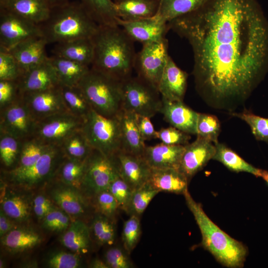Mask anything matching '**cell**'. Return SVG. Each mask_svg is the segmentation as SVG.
Instances as JSON below:
<instances>
[{
  "label": "cell",
  "mask_w": 268,
  "mask_h": 268,
  "mask_svg": "<svg viewBox=\"0 0 268 268\" xmlns=\"http://www.w3.org/2000/svg\"><path fill=\"white\" fill-rule=\"evenodd\" d=\"M185 149L184 145H173L162 142L146 146L142 157L151 169H178Z\"/></svg>",
  "instance_id": "24"
},
{
  "label": "cell",
  "mask_w": 268,
  "mask_h": 268,
  "mask_svg": "<svg viewBox=\"0 0 268 268\" xmlns=\"http://www.w3.org/2000/svg\"><path fill=\"white\" fill-rule=\"evenodd\" d=\"M157 138L166 144L185 146L189 143L191 136L172 126L157 131Z\"/></svg>",
  "instance_id": "51"
},
{
  "label": "cell",
  "mask_w": 268,
  "mask_h": 268,
  "mask_svg": "<svg viewBox=\"0 0 268 268\" xmlns=\"http://www.w3.org/2000/svg\"><path fill=\"white\" fill-rule=\"evenodd\" d=\"M209 0H160L156 15L166 23L195 11Z\"/></svg>",
  "instance_id": "32"
},
{
  "label": "cell",
  "mask_w": 268,
  "mask_h": 268,
  "mask_svg": "<svg viewBox=\"0 0 268 268\" xmlns=\"http://www.w3.org/2000/svg\"><path fill=\"white\" fill-rule=\"evenodd\" d=\"M80 3L99 25H118L119 18L112 0H81Z\"/></svg>",
  "instance_id": "33"
},
{
  "label": "cell",
  "mask_w": 268,
  "mask_h": 268,
  "mask_svg": "<svg viewBox=\"0 0 268 268\" xmlns=\"http://www.w3.org/2000/svg\"><path fill=\"white\" fill-rule=\"evenodd\" d=\"M23 140L7 134L0 132V159L4 169L10 170L16 167Z\"/></svg>",
  "instance_id": "39"
},
{
  "label": "cell",
  "mask_w": 268,
  "mask_h": 268,
  "mask_svg": "<svg viewBox=\"0 0 268 268\" xmlns=\"http://www.w3.org/2000/svg\"><path fill=\"white\" fill-rule=\"evenodd\" d=\"M21 95L36 121L68 111L61 85Z\"/></svg>",
  "instance_id": "15"
},
{
  "label": "cell",
  "mask_w": 268,
  "mask_h": 268,
  "mask_svg": "<svg viewBox=\"0 0 268 268\" xmlns=\"http://www.w3.org/2000/svg\"><path fill=\"white\" fill-rule=\"evenodd\" d=\"M148 182L159 192L184 195L188 191L189 181L178 169H151Z\"/></svg>",
  "instance_id": "27"
},
{
  "label": "cell",
  "mask_w": 268,
  "mask_h": 268,
  "mask_svg": "<svg viewBox=\"0 0 268 268\" xmlns=\"http://www.w3.org/2000/svg\"><path fill=\"white\" fill-rule=\"evenodd\" d=\"M81 130L93 149L113 156L121 149L118 116L104 117L92 109L83 120Z\"/></svg>",
  "instance_id": "7"
},
{
  "label": "cell",
  "mask_w": 268,
  "mask_h": 268,
  "mask_svg": "<svg viewBox=\"0 0 268 268\" xmlns=\"http://www.w3.org/2000/svg\"><path fill=\"white\" fill-rule=\"evenodd\" d=\"M187 78V73L180 68L169 56L158 86L161 97L170 101H183Z\"/></svg>",
  "instance_id": "20"
},
{
  "label": "cell",
  "mask_w": 268,
  "mask_h": 268,
  "mask_svg": "<svg viewBox=\"0 0 268 268\" xmlns=\"http://www.w3.org/2000/svg\"><path fill=\"white\" fill-rule=\"evenodd\" d=\"M54 179L56 183L50 192L52 200L69 216L79 217L85 214L88 203L78 189Z\"/></svg>",
  "instance_id": "21"
},
{
  "label": "cell",
  "mask_w": 268,
  "mask_h": 268,
  "mask_svg": "<svg viewBox=\"0 0 268 268\" xmlns=\"http://www.w3.org/2000/svg\"><path fill=\"white\" fill-rule=\"evenodd\" d=\"M94 197L95 206L98 213L113 219L120 208L112 194L106 190L100 192Z\"/></svg>",
  "instance_id": "50"
},
{
  "label": "cell",
  "mask_w": 268,
  "mask_h": 268,
  "mask_svg": "<svg viewBox=\"0 0 268 268\" xmlns=\"http://www.w3.org/2000/svg\"><path fill=\"white\" fill-rule=\"evenodd\" d=\"M91 108L108 118L122 109V81L91 67L79 82Z\"/></svg>",
  "instance_id": "5"
},
{
  "label": "cell",
  "mask_w": 268,
  "mask_h": 268,
  "mask_svg": "<svg viewBox=\"0 0 268 268\" xmlns=\"http://www.w3.org/2000/svg\"><path fill=\"white\" fill-rule=\"evenodd\" d=\"M157 88L138 76L122 81V109L150 118L160 112L162 97Z\"/></svg>",
  "instance_id": "8"
},
{
  "label": "cell",
  "mask_w": 268,
  "mask_h": 268,
  "mask_svg": "<svg viewBox=\"0 0 268 268\" xmlns=\"http://www.w3.org/2000/svg\"><path fill=\"white\" fill-rule=\"evenodd\" d=\"M20 95L17 81L0 80V109L13 103Z\"/></svg>",
  "instance_id": "53"
},
{
  "label": "cell",
  "mask_w": 268,
  "mask_h": 268,
  "mask_svg": "<svg viewBox=\"0 0 268 268\" xmlns=\"http://www.w3.org/2000/svg\"><path fill=\"white\" fill-rule=\"evenodd\" d=\"M62 86H77L80 81L90 69L89 67L53 56L50 57Z\"/></svg>",
  "instance_id": "30"
},
{
  "label": "cell",
  "mask_w": 268,
  "mask_h": 268,
  "mask_svg": "<svg viewBox=\"0 0 268 268\" xmlns=\"http://www.w3.org/2000/svg\"><path fill=\"white\" fill-rule=\"evenodd\" d=\"M80 255L72 252L57 251L47 259V266L50 268H77L81 266Z\"/></svg>",
  "instance_id": "48"
},
{
  "label": "cell",
  "mask_w": 268,
  "mask_h": 268,
  "mask_svg": "<svg viewBox=\"0 0 268 268\" xmlns=\"http://www.w3.org/2000/svg\"><path fill=\"white\" fill-rule=\"evenodd\" d=\"M61 86L67 110L84 120L92 108L81 90L78 86Z\"/></svg>",
  "instance_id": "38"
},
{
  "label": "cell",
  "mask_w": 268,
  "mask_h": 268,
  "mask_svg": "<svg viewBox=\"0 0 268 268\" xmlns=\"http://www.w3.org/2000/svg\"><path fill=\"white\" fill-rule=\"evenodd\" d=\"M87 159L80 161L65 157L55 178L67 185L81 189Z\"/></svg>",
  "instance_id": "35"
},
{
  "label": "cell",
  "mask_w": 268,
  "mask_h": 268,
  "mask_svg": "<svg viewBox=\"0 0 268 268\" xmlns=\"http://www.w3.org/2000/svg\"><path fill=\"white\" fill-rule=\"evenodd\" d=\"M184 196L201 232L202 247L223 266L230 268L243 267L248 254L247 247L216 225L189 191Z\"/></svg>",
  "instance_id": "3"
},
{
  "label": "cell",
  "mask_w": 268,
  "mask_h": 268,
  "mask_svg": "<svg viewBox=\"0 0 268 268\" xmlns=\"http://www.w3.org/2000/svg\"><path fill=\"white\" fill-rule=\"evenodd\" d=\"M47 44L43 36L36 37L20 43L9 52L14 57L23 73L49 57L46 52Z\"/></svg>",
  "instance_id": "22"
},
{
  "label": "cell",
  "mask_w": 268,
  "mask_h": 268,
  "mask_svg": "<svg viewBox=\"0 0 268 268\" xmlns=\"http://www.w3.org/2000/svg\"><path fill=\"white\" fill-rule=\"evenodd\" d=\"M90 267L92 268H109L105 261H103L100 259L93 260L90 265Z\"/></svg>",
  "instance_id": "57"
},
{
  "label": "cell",
  "mask_w": 268,
  "mask_h": 268,
  "mask_svg": "<svg viewBox=\"0 0 268 268\" xmlns=\"http://www.w3.org/2000/svg\"><path fill=\"white\" fill-rule=\"evenodd\" d=\"M12 219L6 215L0 209V236L5 235L12 230L16 228Z\"/></svg>",
  "instance_id": "56"
},
{
  "label": "cell",
  "mask_w": 268,
  "mask_h": 268,
  "mask_svg": "<svg viewBox=\"0 0 268 268\" xmlns=\"http://www.w3.org/2000/svg\"><path fill=\"white\" fill-rule=\"evenodd\" d=\"M214 145L216 150L212 159L221 162L232 171L247 172L257 177H260V169L247 162L225 144L218 142Z\"/></svg>",
  "instance_id": "34"
},
{
  "label": "cell",
  "mask_w": 268,
  "mask_h": 268,
  "mask_svg": "<svg viewBox=\"0 0 268 268\" xmlns=\"http://www.w3.org/2000/svg\"><path fill=\"white\" fill-rule=\"evenodd\" d=\"M120 176L134 190L149 180L151 168L142 156L119 150L113 156Z\"/></svg>",
  "instance_id": "18"
},
{
  "label": "cell",
  "mask_w": 268,
  "mask_h": 268,
  "mask_svg": "<svg viewBox=\"0 0 268 268\" xmlns=\"http://www.w3.org/2000/svg\"><path fill=\"white\" fill-rule=\"evenodd\" d=\"M17 82L21 95L60 85L56 71L50 57L37 66L24 72Z\"/></svg>",
  "instance_id": "17"
},
{
  "label": "cell",
  "mask_w": 268,
  "mask_h": 268,
  "mask_svg": "<svg viewBox=\"0 0 268 268\" xmlns=\"http://www.w3.org/2000/svg\"><path fill=\"white\" fill-rule=\"evenodd\" d=\"M51 8L58 7L69 2V0H47Z\"/></svg>",
  "instance_id": "58"
},
{
  "label": "cell",
  "mask_w": 268,
  "mask_h": 268,
  "mask_svg": "<svg viewBox=\"0 0 268 268\" xmlns=\"http://www.w3.org/2000/svg\"><path fill=\"white\" fill-rule=\"evenodd\" d=\"M160 0H115L118 17L124 20H135L155 16Z\"/></svg>",
  "instance_id": "28"
},
{
  "label": "cell",
  "mask_w": 268,
  "mask_h": 268,
  "mask_svg": "<svg viewBox=\"0 0 268 268\" xmlns=\"http://www.w3.org/2000/svg\"><path fill=\"white\" fill-rule=\"evenodd\" d=\"M142 45L141 50L136 54L134 68L138 77L158 89L169 57L168 40L165 38Z\"/></svg>",
  "instance_id": "9"
},
{
  "label": "cell",
  "mask_w": 268,
  "mask_h": 268,
  "mask_svg": "<svg viewBox=\"0 0 268 268\" xmlns=\"http://www.w3.org/2000/svg\"><path fill=\"white\" fill-rule=\"evenodd\" d=\"M94 56L91 68L120 81L131 76L136 56L134 41L119 25H99L92 38Z\"/></svg>",
  "instance_id": "2"
},
{
  "label": "cell",
  "mask_w": 268,
  "mask_h": 268,
  "mask_svg": "<svg viewBox=\"0 0 268 268\" xmlns=\"http://www.w3.org/2000/svg\"><path fill=\"white\" fill-rule=\"evenodd\" d=\"M119 175L113 157L93 149L87 159L81 189L94 196L108 190L111 183Z\"/></svg>",
  "instance_id": "10"
},
{
  "label": "cell",
  "mask_w": 268,
  "mask_h": 268,
  "mask_svg": "<svg viewBox=\"0 0 268 268\" xmlns=\"http://www.w3.org/2000/svg\"><path fill=\"white\" fill-rule=\"evenodd\" d=\"M4 262L3 261V260L0 259V268H3L4 267Z\"/></svg>",
  "instance_id": "60"
},
{
  "label": "cell",
  "mask_w": 268,
  "mask_h": 268,
  "mask_svg": "<svg viewBox=\"0 0 268 268\" xmlns=\"http://www.w3.org/2000/svg\"><path fill=\"white\" fill-rule=\"evenodd\" d=\"M118 23L134 42L142 45L165 39L166 34L170 30L168 23L156 15L135 20L119 18Z\"/></svg>",
  "instance_id": "14"
},
{
  "label": "cell",
  "mask_w": 268,
  "mask_h": 268,
  "mask_svg": "<svg viewBox=\"0 0 268 268\" xmlns=\"http://www.w3.org/2000/svg\"><path fill=\"white\" fill-rule=\"evenodd\" d=\"M109 191L116 200L120 209L126 211L134 189L119 176L110 185Z\"/></svg>",
  "instance_id": "49"
},
{
  "label": "cell",
  "mask_w": 268,
  "mask_h": 268,
  "mask_svg": "<svg viewBox=\"0 0 268 268\" xmlns=\"http://www.w3.org/2000/svg\"><path fill=\"white\" fill-rule=\"evenodd\" d=\"M141 235L139 217L131 215L125 221L122 231V241L124 249L130 254L137 244Z\"/></svg>",
  "instance_id": "44"
},
{
  "label": "cell",
  "mask_w": 268,
  "mask_h": 268,
  "mask_svg": "<svg viewBox=\"0 0 268 268\" xmlns=\"http://www.w3.org/2000/svg\"><path fill=\"white\" fill-rule=\"evenodd\" d=\"M48 44L92 38L99 25L82 4L69 2L52 8L49 18L39 25Z\"/></svg>",
  "instance_id": "4"
},
{
  "label": "cell",
  "mask_w": 268,
  "mask_h": 268,
  "mask_svg": "<svg viewBox=\"0 0 268 268\" xmlns=\"http://www.w3.org/2000/svg\"><path fill=\"white\" fill-rule=\"evenodd\" d=\"M53 207L51 201L44 195H37L33 200V210L39 219H42Z\"/></svg>",
  "instance_id": "55"
},
{
  "label": "cell",
  "mask_w": 268,
  "mask_h": 268,
  "mask_svg": "<svg viewBox=\"0 0 268 268\" xmlns=\"http://www.w3.org/2000/svg\"><path fill=\"white\" fill-rule=\"evenodd\" d=\"M220 132V122L215 116L199 113L197 123V136L216 144L218 142Z\"/></svg>",
  "instance_id": "43"
},
{
  "label": "cell",
  "mask_w": 268,
  "mask_h": 268,
  "mask_svg": "<svg viewBox=\"0 0 268 268\" xmlns=\"http://www.w3.org/2000/svg\"><path fill=\"white\" fill-rule=\"evenodd\" d=\"M215 150L212 142L197 136L194 141L185 146L179 170L190 181L213 158Z\"/></svg>",
  "instance_id": "16"
},
{
  "label": "cell",
  "mask_w": 268,
  "mask_h": 268,
  "mask_svg": "<svg viewBox=\"0 0 268 268\" xmlns=\"http://www.w3.org/2000/svg\"><path fill=\"white\" fill-rule=\"evenodd\" d=\"M65 157L60 146L52 145L32 166L2 170V180L25 189L51 182Z\"/></svg>",
  "instance_id": "6"
},
{
  "label": "cell",
  "mask_w": 268,
  "mask_h": 268,
  "mask_svg": "<svg viewBox=\"0 0 268 268\" xmlns=\"http://www.w3.org/2000/svg\"><path fill=\"white\" fill-rule=\"evenodd\" d=\"M0 9L38 25L47 20L52 10L47 0H0Z\"/></svg>",
  "instance_id": "23"
},
{
  "label": "cell",
  "mask_w": 268,
  "mask_h": 268,
  "mask_svg": "<svg viewBox=\"0 0 268 268\" xmlns=\"http://www.w3.org/2000/svg\"><path fill=\"white\" fill-rule=\"evenodd\" d=\"M135 116L136 125L143 139L145 141L157 138V131L154 129L150 118L137 114Z\"/></svg>",
  "instance_id": "54"
},
{
  "label": "cell",
  "mask_w": 268,
  "mask_h": 268,
  "mask_svg": "<svg viewBox=\"0 0 268 268\" xmlns=\"http://www.w3.org/2000/svg\"><path fill=\"white\" fill-rule=\"evenodd\" d=\"M117 116L120 126L121 150L142 156L146 145L136 125L135 114L122 109Z\"/></svg>",
  "instance_id": "25"
},
{
  "label": "cell",
  "mask_w": 268,
  "mask_h": 268,
  "mask_svg": "<svg viewBox=\"0 0 268 268\" xmlns=\"http://www.w3.org/2000/svg\"><path fill=\"white\" fill-rule=\"evenodd\" d=\"M36 123L22 95L0 109V132L22 140L34 135Z\"/></svg>",
  "instance_id": "11"
},
{
  "label": "cell",
  "mask_w": 268,
  "mask_h": 268,
  "mask_svg": "<svg viewBox=\"0 0 268 268\" xmlns=\"http://www.w3.org/2000/svg\"><path fill=\"white\" fill-rule=\"evenodd\" d=\"M159 193L148 182L134 189L126 212L130 215H135L139 217Z\"/></svg>",
  "instance_id": "41"
},
{
  "label": "cell",
  "mask_w": 268,
  "mask_h": 268,
  "mask_svg": "<svg viewBox=\"0 0 268 268\" xmlns=\"http://www.w3.org/2000/svg\"><path fill=\"white\" fill-rule=\"evenodd\" d=\"M233 115L246 122L256 139L268 143V118L256 115L249 111H244Z\"/></svg>",
  "instance_id": "45"
},
{
  "label": "cell",
  "mask_w": 268,
  "mask_h": 268,
  "mask_svg": "<svg viewBox=\"0 0 268 268\" xmlns=\"http://www.w3.org/2000/svg\"><path fill=\"white\" fill-rule=\"evenodd\" d=\"M128 255L120 247H111L105 254V262L109 268H130L133 264Z\"/></svg>",
  "instance_id": "52"
},
{
  "label": "cell",
  "mask_w": 268,
  "mask_h": 268,
  "mask_svg": "<svg viewBox=\"0 0 268 268\" xmlns=\"http://www.w3.org/2000/svg\"><path fill=\"white\" fill-rule=\"evenodd\" d=\"M1 204V209L13 220L22 222L30 217L31 205L30 200L24 195L16 193L5 194Z\"/></svg>",
  "instance_id": "37"
},
{
  "label": "cell",
  "mask_w": 268,
  "mask_h": 268,
  "mask_svg": "<svg viewBox=\"0 0 268 268\" xmlns=\"http://www.w3.org/2000/svg\"><path fill=\"white\" fill-rule=\"evenodd\" d=\"M69 216L60 207H53L42 219V226L50 231L64 232L71 222Z\"/></svg>",
  "instance_id": "46"
},
{
  "label": "cell",
  "mask_w": 268,
  "mask_h": 268,
  "mask_svg": "<svg viewBox=\"0 0 268 268\" xmlns=\"http://www.w3.org/2000/svg\"><path fill=\"white\" fill-rule=\"evenodd\" d=\"M43 36L39 25L0 9V49L9 51L28 39Z\"/></svg>",
  "instance_id": "12"
},
{
  "label": "cell",
  "mask_w": 268,
  "mask_h": 268,
  "mask_svg": "<svg viewBox=\"0 0 268 268\" xmlns=\"http://www.w3.org/2000/svg\"><path fill=\"white\" fill-rule=\"evenodd\" d=\"M160 111L171 126L189 134H197L199 113L187 106L183 101H170L162 98Z\"/></svg>",
  "instance_id": "19"
},
{
  "label": "cell",
  "mask_w": 268,
  "mask_h": 268,
  "mask_svg": "<svg viewBox=\"0 0 268 268\" xmlns=\"http://www.w3.org/2000/svg\"><path fill=\"white\" fill-rule=\"evenodd\" d=\"M91 230L100 245H112L114 243L116 228L113 219L98 213L92 221Z\"/></svg>",
  "instance_id": "42"
},
{
  "label": "cell",
  "mask_w": 268,
  "mask_h": 268,
  "mask_svg": "<svg viewBox=\"0 0 268 268\" xmlns=\"http://www.w3.org/2000/svg\"><path fill=\"white\" fill-rule=\"evenodd\" d=\"M60 147L65 157L80 161L86 160L94 149L81 129L66 137Z\"/></svg>",
  "instance_id": "36"
},
{
  "label": "cell",
  "mask_w": 268,
  "mask_h": 268,
  "mask_svg": "<svg viewBox=\"0 0 268 268\" xmlns=\"http://www.w3.org/2000/svg\"><path fill=\"white\" fill-rule=\"evenodd\" d=\"M40 235L29 228L16 227L1 237V244L9 252H21L32 249L42 241Z\"/></svg>",
  "instance_id": "31"
},
{
  "label": "cell",
  "mask_w": 268,
  "mask_h": 268,
  "mask_svg": "<svg viewBox=\"0 0 268 268\" xmlns=\"http://www.w3.org/2000/svg\"><path fill=\"white\" fill-rule=\"evenodd\" d=\"M54 56L87 66H91L94 56L92 38H80L55 44Z\"/></svg>",
  "instance_id": "26"
},
{
  "label": "cell",
  "mask_w": 268,
  "mask_h": 268,
  "mask_svg": "<svg viewBox=\"0 0 268 268\" xmlns=\"http://www.w3.org/2000/svg\"><path fill=\"white\" fill-rule=\"evenodd\" d=\"M83 120L68 111L37 121L34 135L50 145L60 146L73 132L81 129Z\"/></svg>",
  "instance_id": "13"
},
{
  "label": "cell",
  "mask_w": 268,
  "mask_h": 268,
  "mask_svg": "<svg viewBox=\"0 0 268 268\" xmlns=\"http://www.w3.org/2000/svg\"><path fill=\"white\" fill-rule=\"evenodd\" d=\"M51 145L35 136L23 140L18 163L15 168H24L32 166Z\"/></svg>",
  "instance_id": "40"
},
{
  "label": "cell",
  "mask_w": 268,
  "mask_h": 268,
  "mask_svg": "<svg viewBox=\"0 0 268 268\" xmlns=\"http://www.w3.org/2000/svg\"><path fill=\"white\" fill-rule=\"evenodd\" d=\"M168 25L190 44L197 89L210 102L245 99L268 70V21L256 0H209Z\"/></svg>",
  "instance_id": "1"
},
{
  "label": "cell",
  "mask_w": 268,
  "mask_h": 268,
  "mask_svg": "<svg viewBox=\"0 0 268 268\" xmlns=\"http://www.w3.org/2000/svg\"><path fill=\"white\" fill-rule=\"evenodd\" d=\"M62 244L78 255L88 252L90 246V229L83 221L77 219L71 222L60 238Z\"/></svg>",
  "instance_id": "29"
},
{
  "label": "cell",
  "mask_w": 268,
  "mask_h": 268,
  "mask_svg": "<svg viewBox=\"0 0 268 268\" xmlns=\"http://www.w3.org/2000/svg\"><path fill=\"white\" fill-rule=\"evenodd\" d=\"M22 73L12 55L9 51L0 49V80L17 81Z\"/></svg>",
  "instance_id": "47"
},
{
  "label": "cell",
  "mask_w": 268,
  "mask_h": 268,
  "mask_svg": "<svg viewBox=\"0 0 268 268\" xmlns=\"http://www.w3.org/2000/svg\"><path fill=\"white\" fill-rule=\"evenodd\" d=\"M260 177H262L266 182L268 184V171L261 169Z\"/></svg>",
  "instance_id": "59"
}]
</instances>
